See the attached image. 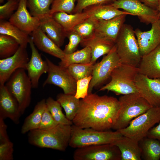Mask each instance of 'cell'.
<instances>
[{
	"instance_id": "17",
	"label": "cell",
	"mask_w": 160,
	"mask_h": 160,
	"mask_svg": "<svg viewBox=\"0 0 160 160\" xmlns=\"http://www.w3.org/2000/svg\"><path fill=\"white\" fill-rule=\"evenodd\" d=\"M127 15H123L108 20H94L95 34L115 43Z\"/></svg>"
},
{
	"instance_id": "38",
	"label": "cell",
	"mask_w": 160,
	"mask_h": 160,
	"mask_svg": "<svg viewBox=\"0 0 160 160\" xmlns=\"http://www.w3.org/2000/svg\"><path fill=\"white\" fill-rule=\"evenodd\" d=\"M66 32V37L68 38L69 42L63 50L65 54H67L75 51L82 39L80 35L72 30Z\"/></svg>"
},
{
	"instance_id": "9",
	"label": "cell",
	"mask_w": 160,
	"mask_h": 160,
	"mask_svg": "<svg viewBox=\"0 0 160 160\" xmlns=\"http://www.w3.org/2000/svg\"><path fill=\"white\" fill-rule=\"evenodd\" d=\"M74 160H121L119 148L112 144L95 145L77 148Z\"/></svg>"
},
{
	"instance_id": "24",
	"label": "cell",
	"mask_w": 160,
	"mask_h": 160,
	"mask_svg": "<svg viewBox=\"0 0 160 160\" xmlns=\"http://www.w3.org/2000/svg\"><path fill=\"white\" fill-rule=\"evenodd\" d=\"M94 20H108L123 15L134 16L125 11L117 9L111 4L95 5L89 6L83 11Z\"/></svg>"
},
{
	"instance_id": "3",
	"label": "cell",
	"mask_w": 160,
	"mask_h": 160,
	"mask_svg": "<svg viewBox=\"0 0 160 160\" xmlns=\"http://www.w3.org/2000/svg\"><path fill=\"white\" fill-rule=\"evenodd\" d=\"M119 100L120 108L112 128L116 131L126 127L132 120L152 107L138 92L122 95Z\"/></svg>"
},
{
	"instance_id": "31",
	"label": "cell",
	"mask_w": 160,
	"mask_h": 160,
	"mask_svg": "<svg viewBox=\"0 0 160 160\" xmlns=\"http://www.w3.org/2000/svg\"><path fill=\"white\" fill-rule=\"evenodd\" d=\"M139 142L141 156L146 160H159L160 158V143L158 140L148 137Z\"/></svg>"
},
{
	"instance_id": "39",
	"label": "cell",
	"mask_w": 160,
	"mask_h": 160,
	"mask_svg": "<svg viewBox=\"0 0 160 160\" xmlns=\"http://www.w3.org/2000/svg\"><path fill=\"white\" fill-rule=\"evenodd\" d=\"M18 0H7L4 4L0 6V19L5 20L9 18L18 7Z\"/></svg>"
},
{
	"instance_id": "20",
	"label": "cell",
	"mask_w": 160,
	"mask_h": 160,
	"mask_svg": "<svg viewBox=\"0 0 160 160\" xmlns=\"http://www.w3.org/2000/svg\"><path fill=\"white\" fill-rule=\"evenodd\" d=\"M138 73L152 79H160V44L143 56L137 67Z\"/></svg>"
},
{
	"instance_id": "7",
	"label": "cell",
	"mask_w": 160,
	"mask_h": 160,
	"mask_svg": "<svg viewBox=\"0 0 160 160\" xmlns=\"http://www.w3.org/2000/svg\"><path fill=\"white\" fill-rule=\"evenodd\" d=\"M25 69L19 68L12 75L5 85L17 100L23 115L30 105L31 82Z\"/></svg>"
},
{
	"instance_id": "41",
	"label": "cell",
	"mask_w": 160,
	"mask_h": 160,
	"mask_svg": "<svg viewBox=\"0 0 160 160\" xmlns=\"http://www.w3.org/2000/svg\"><path fill=\"white\" fill-rule=\"evenodd\" d=\"M116 0H77L73 13H80L87 7L92 5L111 4Z\"/></svg>"
},
{
	"instance_id": "37",
	"label": "cell",
	"mask_w": 160,
	"mask_h": 160,
	"mask_svg": "<svg viewBox=\"0 0 160 160\" xmlns=\"http://www.w3.org/2000/svg\"><path fill=\"white\" fill-rule=\"evenodd\" d=\"M76 0H54L50 8V15L56 12H62L72 14Z\"/></svg>"
},
{
	"instance_id": "47",
	"label": "cell",
	"mask_w": 160,
	"mask_h": 160,
	"mask_svg": "<svg viewBox=\"0 0 160 160\" xmlns=\"http://www.w3.org/2000/svg\"><path fill=\"white\" fill-rule=\"evenodd\" d=\"M159 14V20H160V0H159V4L158 6L157 9Z\"/></svg>"
},
{
	"instance_id": "13",
	"label": "cell",
	"mask_w": 160,
	"mask_h": 160,
	"mask_svg": "<svg viewBox=\"0 0 160 160\" xmlns=\"http://www.w3.org/2000/svg\"><path fill=\"white\" fill-rule=\"evenodd\" d=\"M135 84L140 95L152 107H160V79L151 78L138 73Z\"/></svg>"
},
{
	"instance_id": "25",
	"label": "cell",
	"mask_w": 160,
	"mask_h": 160,
	"mask_svg": "<svg viewBox=\"0 0 160 160\" xmlns=\"http://www.w3.org/2000/svg\"><path fill=\"white\" fill-rule=\"evenodd\" d=\"M112 144L119 149L121 160H140L141 153L139 141L123 135Z\"/></svg>"
},
{
	"instance_id": "26",
	"label": "cell",
	"mask_w": 160,
	"mask_h": 160,
	"mask_svg": "<svg viewBox=\"0 0 160 160\" xmlns=\"http://www.w3.org/2000/svg\"><path fill=\"white\" fill-rule=\"evenodd\" d=\"M52 16L62 26L66 32L71 30L76 25L90 17L89 15L84 11L70 14L57 12L53 14Z\"/></svg>"
},
{
	"instance_id": "8",
	"label": "cell",
	"mask_w": 160,
	"mask_h": 160,
	"mask_svg": "<svg viewBox=\"0 0 160 160\" xmlns=\"http://www.w3.org/2000/svg\"><path fill=\"white\" fill-rule=\"evenodd\" d=\"M160 121V107H152L132 120L126 127L116 131L139 142L146 137L149 130Z\"/></svg>"
},
{
	"instance_id": "43",
	"label": "cell",
	"mask_w": 160,
	"mask_h": 160,
	"mask_svg": "<svg viewBox=\"0 0 160 160\" xmlns=\"http://www.w3.org/2000/svg\"><path fill=\"white\" fill-rule=\"evenodd\" d=\"M47 106L43 113L41 121L38 129H45L50 128L57 125Z\"/></svg>"
},
{
	"instance_id": "16",
	"label": "cell",
	"mask_w": 160,
	"mask_h": 160,
	"mask_svg": "<svg viewBox=\"0 0 160 160\" xmlns=\"http://www.w3.org/2000/svg\"><path fill=\"white\" fill-rule=\"evenodd\" d=\"M29 44L31 49V54L27 63L26 70L31 81L32 88H37L38 87L41 76L43 74L47 73L49 67L47 61L42 59L31 36L30 37Z\"/></svg>"
},
{
	"instance_id": "12",
	"label": "cell",
	"mask_w": 160,
	"mask_h": 160,
	"mask_svg": "<svg viewBox=\"0 0 160 160\" xmlns=\"http://www.w3.org/2000/svg\"><path fill=\"white\" fill-rule=\"evenodd\" d=\"M111 4L117 9H122L137 16L141 22L147 25L159 20L158 10L142 4L139 0H116Z\"/></svg>"
},
{
	"instance_id": "44",
	"label": "cell",
	"mask_w": 160,
	"mask_h": 160,
	"mask_svg": "<svg viewBox=\"0 0 160 160\" xmlns=\"http://www.w3.org/2000/svg\"><path fill=\"white\" fill-rule=\"evenodd\" d=\"M7 125L4 120L0 118V143L10 141L7 131Z\"/></svg>"
},
{
	"instance_id": "48",
	"label": "cell",
	"mask_w": 160,
	"mask_h": 160,
	"mask_svg": "<svg viewBox=\"0 0 160 160\" xmlns=\"http://www.w3.org/2000/svg\"><path fill=\"white\" fill-rule=\"evenodd\" d=\"M4 0H0V3H3L4 2ZM18 0L19 1V0Z\"/></svg>"
},
{
	"instance_id": "5",
	"label": "cell",
	"mask_w": 160,
	"mask_h": 160,
	"mask_svg": "<svg viewBox=\"0 0 160 160\" xmlns=\"http://www.w3.org/2000/svg\"><path fill=\"white\" fill-rule=\"evenodd\" d=\"M134 30L130 25H123L115 43L121 64L137 68L142 57Z\"/></svg>"
},
{
	"instance_id": "46",
	"label": "cell",
	"mask_w": 160,
	"mask_h": 160,
	"mask_svg": "<svg viewBox=\"0 0 160 160\" xmlns=\"http://www.w3.org/2000/svg\"><path fill=\"white\" fill-rule=\"evenodd\" d=\"M147 6L157 10L159 0H139Z\"/></svg>"
},
{
	"instance_id": "42",
	"label": "cell",
	"mask_w": 160,
	"mask_h": 160,
	"mask_svg": "<svg viewBox=\"0 0 160 160\" xmlns=\"http://www.w3.org/2000/svg\"><path fill=\"white\" fill-rule=\"evenodd\" d=\"M14 144L10 140L0 143V160H13Z\"/></svg>"
},
{
	"instance_id": "11",
	"label": "cell",
	"mask_w": 160,
	"mask_h": 160,
	"mask_svg": "<svg viewBox=\"0 0 160 160\" xmlns=\"http://www.w3.org/2000/svg\"><path fill=\"white\" fill-rule=\"evenodd\" d=\"M49 67L47 79L43 84L44 87L47 84H53L61 88L64 93L75 95L76 81L69 73L67 68L54 64L47 57L45 58Z\"/></svg>"
},
{
	"instance_id": "15",
	"label": "cell",
	"mask_w": 160,
	"mask_h": 160,
	"mask_svg": "<svg viewBox=\"0 0 160 160\" xmlns=\"http://www.w3.org/2000/svg\"><path fill=\"white\" fill-rule=\"evenodd\" d=\"M27 0H19L18 7L9 19V21L29 35L39 27L40 21L32 15L27 9Z\"/></svg>"
},
{
	"instance_id": "28",
	"label": "cell",
	"mask_w": 160,
	"mask_h": 160,
	"mask_svg": "<svg viewBox=\"0 0 160 160\" xmlns=\"http://www.w3.org/2000/svg\"><path fill=\"white\" fill-rule=\"evenodd\" d=\"M56 99L64 109L66 118L72 121L79 108L80 99L76 98L74 95L64 93L58 94Z\"/></svg>"
},
{
	"instance_id": "18",
	"label": "cell",
	"mask_w": 160,
	"mask_h": 160,
	"mask_svg": "<svg viewBox=\"0 0 160 160\" xmlns=\"http://www.w3.org/2000/svg\"><path fill=\"white\" fill-rule=\"evenodd\" d=\"M21 115L16 99L5 84L0 85V118L4 120L8 118L17 124Z\"/></svg>"
},
{
	"instance_id": "2",
	"label": "cell",
	"mask_w": 160,
	"mask_h": 160,
	"mask_svg": "<svg viewBox=\"0 0 160 160\" xmlns=\"http://www.w3.org/2000/svg\"><path fill=\"white\" fill-rule=\"evenodd\" d=\"M71 126L58 124L47 129L31 130L28 132V142L38 147L65 151L69 145Z\"/></svg>"
},
{
	"instance_id": "35",
	"label": "cell",
	"mask_w": 160,
	"mask_h": 160,
	"mask_svg": "<svg viewBox=\"0 0 160 160\" xmlns=\"http://www.w3.org/2000/svg\"><path fill=\"white\" fill-rule=\"evenodd\" d=\"M94 64H73L67 68L70 73L76 81L92 76Z\"/></svg>"
},
{
	"instance_id": "40",
	"label": "cell",
	"mask_w": 160,
	"mask_h": 160,
	"mask_svg": "<svg viewBox=\"0 0 160 160\" xmlns=\"http://www.w3.org/2000/svg\"><path fill=\"white\" fill-rule=\"evenodd\" d=\"M92 76L86 77L76 81V88L75 97L77 99H84L88 94V90Z\"/></svg>"
},
{
	"instance_id": "10",
	"label": "cell",
	"mask_w": 160,
	"mask_h": 160,
	"mask_svg": "<svg viewBox=\"0 0 160 160\" xmlns=\"http://www.w3.org/2000/svg\"><path fill=\"white\" fill-rule=\"evenodd\" d=\"M121 64L115 44L109 52L103 57L100 62L94 64L88 93L92 92L93 88L101 84L110 77L113 70Z\"/></svg>"
},
{
	"instance_id": "4",
	"label": "cell",
	"mask_w": 160,
	"mask_h": 160,
	"mask_svg": "<svg viewBox=\"0 0 160 160\" xmlns=\"http://www.w3.org/2000/svg\"><path fill=\"white\" fill-rule=\"evenodd\" d=\"M69 145L73 148L112 144L123 136L119 131L98 130L92 128H81L73 124Z\"/></svg>"
},
{
	"instance_id": "1",
	"label": "cell",
	"mask_w": 160,
	"mask_h": 160,
	"mask_svg": "<svg viewBox=\"0 0 160 160\" xmlns=\"http://www.w3.org/2000/svg\"><path fill=\"white\" fill-rule=\"evenodd\" d=\"M120 108L119 100L92 92L80 100V107L72 121L73 124L82 128L107 131L112 129Z\"/></svg>"
},
{
	"instance_id": "36",
	"label": "cell",
	"mask_w": 160,
	"mask_h": 160,
	"mask_svg": "<svg viewBox=\"0 0 160 160\" xmlns=\"http://www.w3.org/2000/svg\"><path fill=\"white\" fill-rule=\"evenodd\" d=\"M95 30L94 20L89 17L76 25L71 30L78 34L83 40L90 37L94 34Z\"/></svg>"
},
{
	"instance_id": "34",
	"label": "cell",
	"mask_w": 160,
	"mask_h": 160,
	"mask_svg": "<svg viewBox=\"0 0 160 160\" xmlns=\"http://www.w3.org/2000/svg\"><path fill=\"white\" fill-rule=\"evenodd\" d=\"M46 106L56 122L58 124L72 125V121L68 120L63 113L60 103L51 97L46 99Z\"/></svg>"
},
{
	"instance_id": "22",
	"label": "cell",
	"mask_w": 160,
	"mask_h": 160,
	"mask_svg": "<svg viewBox=\"0 0 160 160\" xmlns=\"http://www.w3.org/2000/svg\"><path fill=\"white\" fill-rule=\"evenodd\" d=\"M33 42L38 49L46 53L60 59L64 57L65 54L39 27L31 33Z\"/></svg>"
},
{
	"instance_id": "21",
	"label": "cell",
	"mask_w": 160,
	"mask_h": 160,
	"mask_svg": "<svg viewBox=\"0 0 160 160\" xmlns=\"http://www.w3.org/2000/svg\"><path fill=\"white\" fill-rule=\"evenodd\" d=\"M80 44L84 47L87 46L91 48V63L95 64L99 58L109 52L115 43L94 33L90 37L83 39Z\"/></svg>"
},
{
	"instance_id": "32",
	"label": "cell",
	"mask_w": 160,
	"mask_h": 160,
	"mask_svg": "<svg viewBox=\"0 0 160 160\" xmlns=\"http://www.w3.org/2000/svg\"><path fill=\"white\" fill-rule=\"evenodd\" d=\"M54 0H27L32 15L41 20L50 15V6Z\"/></svg>"
},
{
	"instance_id": "33",
	"label": "cell",
	"mask_w": 160,
	"mask_h": 160,
	"mask_svg": "<svg viewBox=\"0 0 160 160\" xmlns=\"http://www.w3.org/2000/svg\"><path fill=\"white\" fill-rule=\"evenodd\" d=\"M20 46L19 43L13 37L0 34V59L12 56L16 52Z\"/></svg>"
},
{
	"instance_id": "19",
	"label": "cell",
	"mask_w": 160,
	"mask_h": 160,
	"mask_svg": "<svg viewBox=\"0 0 160 160\" xmlns=\"http://www.w3.org/2000/svg\"><path fill=\"white\" fill-rule=\"evenodd\" d=\"M149 31H143L139 28L134 30L142 57L160 44V20L151 24Z\"/></svg>"
},
{
	"instance_id": "23",
	"label": "cell",
	"mask_w": 160,
	"mask_h": 160,
	"mask_svg": "<svg viewBox=\"0 0 160 160\" xmlns=\"http://www.w3.org/2000/svg\"><path fill=\"white\" fill-rule=\"evenodd\" d=\"M39 27L57 45L60 47L64 44L66 32L62 26L52 16L40 20Z\"/></svg>"
},
{
	"instance_id": "14",
	"label": "cell",
	"mask_w": 160,
	"mask_h": 160,
	"mask_svg": "<svg viewBox=\"0 0 160 160\" xmlns=\"http://www.w3.org/2000/svg\"><path fill=\"white\" fill-rule=\"evenodd\" d=\"M26 49L20 46L13 55L0 59V85L5 84L17 70L23 68L26 70L29 60Z\"/></svg>"
},
{
	"instance_id": "6",
	"label": "cell",
	"mask_w": 160,
	"mask_h": 160,
	"mask_svg": "<svg viewBox=\"0 0 160 160\" xmlns=\"http://www.w3.org/2000/svg\"><path fill=\"white\" fill-rule=\"evenodd\" d=\"M138 73L137 68L121 64L112 72L110 81L99 90L112 91L117 95L137 93L135 81Z\"/></svg>"
},
{
	"instance_id": "30",
	"label": "cell",
	"mask_w": 160,
	"mask_h": 160,
	"mask_svg": "<svg viewBox=\"0 0 160 160\" xmlns=\"http://www.w3.org/2000/svg\"><path fill=\"white\" fill-rule=\"evenodd\" d=\"M0 34L13 37L23 47L26 48L29 44L30 37L29 35L5 20H0Z\"/></svg>"
},
{
	"instance_id": "45",
	"label": "cell",
	"mask_w": 160,
	"mask_h": 160,
	"mask_svg": "<svg viewBox=\"0 0 160 160\" xmlns=\"http://www.w3.org/2000/svg\"><path fill=\"white\" fill-rule=\"evenodd\" d=\"M147 137L155 139L160 142V121L156 126L151 128L148 132Z\"/></svg>"
},
{
	"instance_id": "27",
	"label": "cell",
	"mask_w": 160,
	"mask_h": 160,
	"mask_svg": "<svg viewBox=\"0 0 160 160\" xmlns=\"http://www.w3.org/2000/svg\"><path fill=\"white\" fill-rule=\"evenodd\" d=\"M46 107V99H44L37 103L32 113L25 119L21 128L22 134H25L31 130L38 129Z\"/></svg>"
},
{
	"instance_id": "29",
	"label": "cell",
	"mask_w": 160,
	"mask_h": 160,
	"mask_svg": "<svg viewBox=\"0 0 160 160\" xmlns=\"http://www.w3.org/2000/svg\"><path fill=\"white\" fill-rule=\"evenodd\" d=\"M91 50L89 47H86L80 50L69 54H65L60 60L59 65L67 68L73 64H88L91 63Z\"/></svg>"
}]
</instances>
